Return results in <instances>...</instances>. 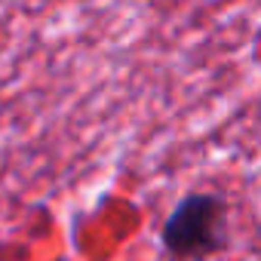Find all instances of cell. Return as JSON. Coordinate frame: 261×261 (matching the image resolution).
Returning a JSON list of instances; mask_svg holds the SVG:
<instances>
[{"instance_id": "obj_1", "label": "cell", "mask_w": 261, "mask_h": 261, "mask_svg": "<svg viewBox=\"0 0 261 261\" xmlns=\"http://www.w3.org/2000/svg\"><path fill=\"white\" fill-rule=\"evenodd\" d=\"M163 249L178 261H203L227 243V203L212 191L188 194L163 224Z\"/></svg>"}]
</instances>
